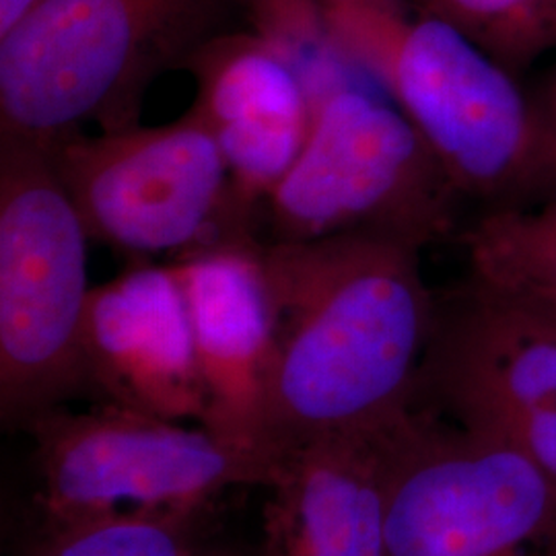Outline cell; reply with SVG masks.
Wrapping results in <instances>:
<instances>
[{
  "mask_svg": "<svg viewBox=\"0 0 556 556\" xmlns=\"http://www.w3.org/2000/svg\"><path fill=\"white\" fill-rule=\"evenodd\" d=\"M277 344L258 443L282 457L378 435L413 410L435 295L420 248L379 236L264 243Z\"/></svg>",
  "mask_w": 556,
  "mask_h": 556,
  "instance_id": "6da1fadb",
  "label": "cell"
},
{
  "mask_svg": "<svg viewBox=\"0 0 556 556\" xmlns=\"http://www.w3.org/2000/svg\"><path fill=\"white\" fill-rule=\"evenodd\" d=\"M321 4L340 48L413 124L459 200L498 211L556 192L555 153L519 75L456 25L396 0Z\"/></svg>",
  "mask_w": 556,
  "mask_h": 556,
  "instance_id": "7a4b0ae2",
  "label": "cell"
},
{
  "mask_svg": "<svg viewBox=\"0 0 556 556\" xmlns=\"http://www.w3.org/2000/svg\"><path fill=\"white\" fill-rule=\"evenodd\" d=\"M250 0H38L0 36V137L43 147L140 124L151 87L248 21Z\"/></svg>",
  "mask_w": 556,
  "mask_h": 556,
  "instance_id": "3957f363",
  "label": "cell"
},
{
  "mask_svg": "<svg viewBox=\"0 0 556 556\" xmlns=\"http://www.w3.org/2000/svg\"><path fill=\"white\" fill-rule=\"evenodd\" d=\"M91 238L36 140L0 137V420L89 397L83 318Z\"/></svg>",
  "mask_w": 556,
  "mask_h": 556,
  "instance_id": "277c9868",
  "label": "cell"
},
{
  "mask_svg": "<svg viewBox=\"0 0 556 556\" xmlns=\"http://www.w3.org/2000/svg\"><path fill=\"white\" fill-rule=\"evenodd\" d=\"M459 197L413 124L369 77L316 103L307 142L264 202L275 239L379 236L425 248Z\"/></svg>",
  "mask_w": 556,
  "mask_h": 556,
  "instance_id": "5b68a950",
  "label": "cell"
},
{
  "mask_svg": "<svg viewBox=\"0 0 556 556\" xmlns=\"http://www.w3.org/2000/svg\"><path fill=\"white\" fill-rule=\"evenodd\" d=\"M379 447L388 556H556V480L521 452L415 408Z\"/></svg>",
  "mask_w": 556,
  "mask_h": 556,
  "instance_id": "8992f818",
  "label": "cell"
},
{
  "mask_svg": "<svg viewBox=\"0 0 556 556\" xmlns=\"http://www.w3.org/2000/svg\"><path fill=\"white\" fill-rule=\"evenodd\" d=\"M50 161L91 241L130 260L254 238L213 132L190 105L160 126L68 135Z\"/></svg>",
  "mask_w": 556,
  "mask_h": 556,
  "instance_id": "52a82bcc",
  "label": "cell"
},
{
  "mask_svg": "<svg viewBox=\"0 0 556 556\" xmlns=\"http://www.w3.org/2000/svg\"><path fill=\"white\" fill-rule=\"evenodd\" d=\"M23 433L34 441L36 514L80 519L118 509H206L233 486L268 489L277 457L181 420L110 402L52 408Z\"/></svg>",
  "mask_w": 556,
  "mask_h": 556,
  "instance_id": "ba28073f",
  "label": "cell"
},
{
  "mask_svg": "<svg viewBox=\"0 0 556 556\" xmlns=\"http://www.w3.org/2000/svg\"><path fill=\"white\" fill-rule=\"evenodd\" d=\"M413 408L495 439L556 480V309L468 278L435 298Z\"/></svg>",
  "mask_w": 556,
  "mask_h": 556,
  "instance_id": "9c48e42d",
  "label": "cell"
},
{
  "mask_svg": "<svg viewBox=\"0 0 556 556\" xmlns=\"http://www.w3.org/2000/svg\"><path fill=\"white\" fill-rule=\"evenodd\" d=\"M80 344L93 402L202 422L206 392L172 262L130 260L119 275L91 287Z\"/></svg>",
  "mask_w": 556,
  "mask_h": 556,
  "instance_id": "30bf717a",
  "label": "cell"
},
{
  "mask_svg": "<svg viewBox=\"0 0 556 556\" xmlns=\"http://www.w3.org/2000/svg\"><path fill=\"white\" fill-rule=\"evenodd\" d=\"M172 264L186 295L206 392L200 425L227 441L262 447L260 418L277 344V301L264 243L219 241Z\"/></svg>",
  "mask_w": 556,
  "mask_h": 556,
  "instance_id": "8fae6325",
  "label": "cell"
},
{
  "mask_svg": "<svg viewBox=\"0 0 556 556\" xmlns=\"http://www.w3.org/2000/svg\"><path fill=\"white\" fill-rule=\"evenodd\" d=\"M192 108L219 144L239 202L256 215L299 160L316 100L298 68L254 29L225 34L190 62Z\"/></svg>",
  "mask_w": 556,
  "mask_h": 556,
  "instance_id": "7c38bea8",
  "label": "cell"
},
{
  "mask_svg": "<svg viewBox=\"0 0 556 556\" xmlns=\"http://www.w3.org/2000/svg\"><path fill=\"white\" fill-rule=\"evenodd\" d=\"M379 435H334L285 454L264 503L268 556H388Z\"/></svg>",
  "mask_w": 556,
  "mask_h": 556,
  "instance_id": "4fadbf2b",
  "label": "cell"
},
{
  "mask_svg": "<svg viewBox=\"0 0 556 556\" xmlns=\"http://www.w3.org/2000/svg\"><path fill=\"white\" fill-rule=\"evenodd\" d=\"M462 243L478 285L556 309V192L526 206L482 211Z\"/></svg>",
  "mask_w": 556,
  "mask_h": 556,
  "instance_id": "5bb4252c",
  "label": "cell"
},
{
  "mask_svg": "<svg viewBox=\"0 0 556 556\" xmlns=\"http://www.w3.org/2000/svg\"><path fill=\"white\" fill-rule=\"evenodd\" d=\"M206 509H118L80 519L38 517L17 556H194Z\"/></svg>",
  "mask_w": 556,
  "mask_h": 556,
  "instance_id": "9a60e30c",
  "label": "cell"
},
{
  "mask_svg": "<svg viewBox=\"0 0 556 556\" xmlns=\"http://www.w3.org/2000/svg\"><path fill=\"white\" fill-rule=\"evenodd\" d=\"M519 75L556 52V0H415Z\"/></svg>",
  "mask_w": 556,
  "mask_h": 556,
  "instance_id": "2e32d148",
  "label": "cell"
},
{
  "mask_svg": "<svg viewBox=\"0 0 556 556\" xmlns=\"http://www.w3.org/2000/svg\"><path fill=\"white\" fill-rule=\"evenodd\" d=\"M532 98L538 108V116L542 119L546 139L556 157V64L551 73L540 83V87L532 91Z\"/></svg>",
  "mask_w": 556,
  "mask_h": 556,
  "instance_id": "e0dca14e",
  "label": "cell"
},
{
  "mask_svg": "<svg viewBox=\"0 0 556 556\" xmlns=\"http://www.w3.org/2000/svg\"><path fill=\"white\" fill-rule=\"evenodd\" d=\"M38 0H0V36L7 34Z\"/></svg>",
  "mask_w": 556,
  "mask_h": 556,
  "instance_id": "ac0fdd59",
  "label": "cell"
},
{
  "mask_svg": "<svg viewBox=\"0 0 556 556\" xmlns=\"http://www.w3.org/2000/svg\"><path fill=\"white\" fill-rule=\"evenodd\" d=\"M194 556H268V553L262 544L256 548H245V546H206L202 542Z\"/></svg>",
  "mask_w": 556,
  "mask_h": 556,
  "instance_id": "d6986e66",
  "label": "cell"
},
{
  "mask_svg": "<svg viewBox=\"0 0 556 556\" xmlns=\"http://www.w3.org/2000/svg\"><path fill=\"white\" fill-rule=\"evenodd\" d=\"M321 2H332V0H321Z\"/></svg>",
  "mask_w": 556,
  "mask_h": 556,
  "instance_id": "ffe728a7",
  "label": "cell"
}]
</instances>
